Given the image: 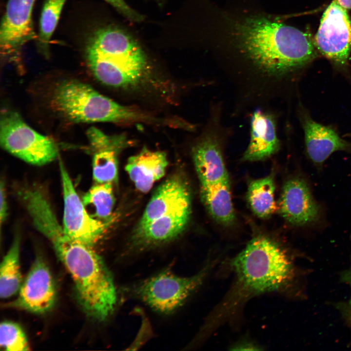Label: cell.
<instances>
[{
	"instance_id": "cell-1",
	"label": "cell",
	"mask_w": 351,
	"mask_h": 351,
	"mask_svg": "<svg viewBox=\"0 0 351 351\" xmlns=\"http://www.w3.org/2000/svg\"><path fill=\"white\" fill-rule=\"evenodd\" d=\"M235 281L207 324L215 329L251 297L283 290L292 277V262L276 241L263 235L254 237L230 262Z\"/></svg>"
},
{
	"instance_id": "cell-2",
	"label": "cell",
	"mask_w": 351,
	"mask_h": 351,
	"mask_svg": "<svg viewBox=\"0 0 351 351\" xmlns=\"http://www.w3.org/2000/svg\"><path fill=\"white\" fill-rule=\"evenodd\" d=\"M38 229L51 243L71 274L83 312L94 320H105L114 312L117 294L112 276L102 259L92 247L68 235L55 214L43 218Z\"/></svg>"
},
{
	"instance_id": "cell-3",
	"label": "cell",
	"mask_w": 351,
	"mask_h": 351,
	"mask_svg": "<svg viewBox=\"0 0 351 351\" xmlns=\"http://www.w3.org/2000/svg\"><path fill=\"white\" fill-rule=\"evenodd\" d=\"M88 47L98 52L95 70L103 83L124 87L137 82L146 65V56L138 43L123 31L107 27L97 31Z\"/></svg>"
},
{
	"instance_id": "cell-4",
	"label": "cell",
	"mask_w": 351,
	"mask_h": 351,
	"mask_svg": "<svg viewBox=\"0 0 351 351\" xmlns=\"http://www.w3.org/2000/svg\"><path fill=\"white\" fill-rule=\"evenodd\" d=\"M53 101L59 113L74 122H117L142 117L133 109L116 103L90 86L75 80L60 83L55 90Z\"/></svg>"
},
{
	"instance_id": "cell-5",
	"label": "cell",
	"mask_w": 351,
	"mask_h": 351,
	"mask_svg": "<svg viewBox=\"0 0 351 351\" xmlns=\"http://www.w3.org/2000/svg\"><path fill=\"white\" fill-rule=\"evenodd\" d=\"M216 262L210 261L198 273L189 277L178 276L166 270L138 285L135 294L154 310L168 314L202 284Z\"/></svg>"
},
{
	"instance_id": "cell-6",
	"label": "cell",
	"mask_w": 351,
	"mask_h": 351,
	"mask_svg": "<svg viewBox=\"0 0 351 351\" xmlns=\"http://www.w3.org/2000/svg\"><path fill=\"white\" fill-rule=\"evenodd\" d=\"M0 140L7 151L35 165L48 163L57 156V149L53 140L34 130L18 113L13 111L2 114Z\"/></svg>"
},
{
	"instance_id": "cell-7",
	"label": "cell",
	"mask_w": 351,
	"mask_h": 351,
	"mask_svg": "<svg viewBox=\"0 0 351 351\" xmlns=\"http://www.w3.org/2000/svg\"><path fill=\"white\" fill-rule=\"evenodd\" d=\"M59 165L64 202L62 225L63 230L75 240L93 247L111 221L101 220L90 214L77 194L63 164L60 162Z\"/></svg>"
},
{
	"instance_id": "cell-8",
	"label": "cell",
	"mask_w": 351,
	"mask_h": 351,
	"mask_svg": "<svg viewBox=\"0 0 351 351\" xmlns=\"http://www.w3.org/2000/svg\"><path fill=\"white\" fill-rule=\"evenodd\" d=\"M315 40L316 48L332 62L340 67L347 64L351 53V20L337 0L324 11Z\"/></svg>"
},
{
	"instance_id": "cell-9",
	"label": "cell",
	"mask_w": 351,
	"mask_h": 351,
	"mask_svg": "<svg viewBox=\"0 0 351 351\" xmlns=\"http://www.w3.org/2000/svg\"><path fill=\"white\" fill-rule=\"evenodd\" d=\"M57 298L55 281L43 259L38 256L21 283L17 298L9 305L36 314L54 307Z\"/></svg>"
},
{
	"instance_id": "cell-10",
	"label": "cell",
	"mask_w": 351,
	"mask_h": 351,
	"mask_svg": "<svg viewBox=\"0 0 351 351\" xmlns=\"http://www.w3.org/2000/svg\"><path fill=\"white\" fill-rule=\"evenodd\" d=\"M35 0H8L0 29V53L4 58L19 59L22 47L37 38L31 18Z\"/></svg>"
},
{
	"instance_id": "cell-11",
	"label": "cell",
	"mask_w": 351,
	"mask_h": 351,
	"mask_svg": "<svg viewBox=\"0 0 351 351\" xmlns=\"http://www.w3.org/2000/svg\"><path fill=\"white\" fill-rule=\"evenodd\" d=\"M248 116L250 139L241 160L253 162L268 159L281 148L278 134L279 112L273 106L260 107L254 109Z\"/></svg>"
},
{
	"instance_id": "cell-12",
	"label": "cell",
	"mask_w": 351,
	"mask_h": 351,
	"mask_svg": "<svg viewBox=\"0 0 351 351\" xmlns=\"http://www.w3.org/2000/svg\"><path fill=\"white\" fill-rule=\"evenodd\" d=\"M277 206L281 216L295 226L312 225L321 216L320 205L313 197L307 182L300 177H293L285 182Z\"/></svg>"
},
{
	"instance_id": "cell-13",
	"label": "cell",
	"mask_w": 351,
	"mask_h": 351,
	"mask_svg": "<svg viewBox=\"0 0 351 351\" xmlns=\"http://www.w3.org/2000/svg\"><path fill=\"white\" fill-rule=\"evenodd\" d=\"M298 115L304 131L306 154L320 167L334 152H351V142L341 138L332 128L314 121L299 106Z\"/></svg>"
},
{
	"instance_id": "cell-14",
	"label": "cell",
	"mask_w": 351,
	"mask_h": 351,
	"mask_svg": "<svg viewBox=\"0 0 351 351\" xmlns=\"http://www.w3.org/2000/svg\"><path fill=\"white\" fill-rule=\"evenodd\" d=\"M190 193L186 181L174 176L162 183L148 202L137 227L180 209L191 208Z\"/></svg>"
},
{
	"instance_id": "cell-15",
	"label": "cell",
	"mask_w": 351,
	"mask_h": 351,
	"mask_svg": "<svg viewBox=\"0 0 351 351\" xmlns=\"http://www.w3.org/2000/svg\"><path fill=\"white\" fill-rule=\"evenodd\" d=\"M191 211V208L180 209L158 217L142 226H137L134 237L135 245L148 247L176 237L185 228Z\"/></svg>"
},
{
	"instance_id": "cell-16",
	"label": "cell",
	"mask_w": 351,
	"mask_h": 351,
	"mask_svg": "<svg viewBox=\"0 0 351 351\" xmlns=\"http://www.w3.org/2000/svg\"><path fill=\"white\" fill-rule=\"evenodd\" d=\"M167 165L165 153L144 148L139 153L129 158L125 170L136 188L146 193L164 175Z\"/></svg>"
},
{
	"instance_id": "cell-17",
	"label": "cell",
	"mask_w": 351,
	"mask_h": 351,
	"mask_svg": "<svg viewBox=\"0 0 351 351\" xmlns=\"http://www.w3.org/2000/svg\"><path fill=\"white\" fill-rule=\"evenodd\" d=\"M274 177L272 172L264 177L252 180L249 183L247 200L254 214L259 218H268L276 210Z\"/></svg>"
},
{
	"instance_id": "cell-18",
	"label": "cell",
	"mask_w": 351,
	"mask_h": 351,
	"mask_svg": "<svg viewBox=\"0 0 351 351\" xmlns=\"http://www.w3.org/2000/svg\"><path fill=\"white\" fill-rule=\"evenodd\" d=\"M19 237L17 235L3 258L0 268V296L6 299L18 292L22 283Z\"/></svg>"
},
{
	"instance_id": "cell-19",
	"label": "cell",
	"mask_w": 351,
	"mask_h": 351,
	"mask_svg": "<svg viewBox=\"0 0 351 351\" xmlns=\"http://www.w3.org/2000/svg\"><path fill=\"white\" fill-rule=\"evenodd\" d=\"M129 144L122 141L95 150L93 159V176L97 183H112L117 179V155Z\"/></svg>"
},
{
	"instance_id": "cell-20",
	"label": "cell",
	"mask_w": 351,
	"mask_h": 351,
	"mask_svg": "<svg viewBox=\"0 0 351 351\" xmlns=\"http://www.w3.org/2000/svg\"><path fill=\"white\" fill-rule=\"evenodd\" d=\"M82 200L85 207L94 208L93 217L110 220L115 201L112 183H96L85 193Z\"/></svg>"
},
{
	"instance_id": "cell-21",
	"label": "cell",
	"mask_w": 351,
	"mask_h": 351,
	"mask_svg": "<svg viewBox=\"0 0 351 351\" xmlns=\"http://www.w3.org/2000/svg\"><path fill=\"white\" fill-rule=\"evenodd\" d=\"M66 0H46L41 12L38 43L45 54L48 51L50 39L57 26L63 6Z\"/></svg>"
},
{
	"instance_id": "cell-22",
	"label": "cell",
	"mask_w": 351,
	"mask_h": 351,
	"mask_svg": "<svg viewBox=\"0 0 351 351\" xmlns=\"http://www.w3.org/2000/svg\"><path fill=\"white\" fill-rule=\"evenodd\" d=\"M0 345L8 351L29 350L26 334L18 324L4 321L0 325Z\"/></svg>"
},
{
	"instance_id": "cell-23",
	"label": "cell",
	"mask_w": 351,
	"mask_h": 351,
	"mask_svg": "<svg viewBox=\"0 0 351 351\" xmlns=\"http://www.w3.org/2000/svg\"><path fill=\"white\" fill-rule=\"evenodd\" d=\"M111 4L123 15L134 21L140 22L143 20V17L130 7L124 0H105Z\"/></svg>"
},
{
	"instance_id": "cell-24",
	"label": "cell",
	"mask_w": 351,
	"mask_h": 351,
	"mask_svg": "<svg viewBox=\"0 0 351 351\" xmlns=\"http://www.w3.org/2000/svg\"><path fill=\"white\" fill-rule=\"evenodd\" d=\"M4 182L1 180L0 182V224L5 221L7 215L8 206Z\"/></svg>"
},
{
	"instance_id": "cell-25",
	"label": "cell",
	"mask_w": 351,
	"mask_h": 351,
	"mask_svg": "<svg viewBox=\"0 0 351 351\" xmlns=\"http://www.w3.org/2000/svg\"><path fill=\"white\" fill-rule=\"evenodd\" d=\"M233 350H258V346L248 342L239 343L234 346Z\"/></svg>"
},
{
	"instance_id": "cell-26",
	"label": "cell",
	"mask_w": 351,
	"mask_h": 351,
	"mask_svg": "<svg viewBox=\"0 0 351 351\" xmlns=\"http://www.w3.org/2000/svg\"><path fill=\"white\" fill-rule=\"evenodd\" d=\"M337 1L344 7L351 9V0H337Z\"/></svg>"
},
{
	"instance_id": "cell-27",
	"label": "cell",
	"mask_w": 351,
	"mask_h": 351,
	"mask_svg": "<svg viewBox=\"0 0 351 351\" xmlns=\"http://www.w3.org/2000/svg\"><path fill=\"white\" fill-rule=\"evenodd\" d=\"M345 280L351 286V266L350 270L346 273L345 276Z\"/></svg>"
},
{
	"instance_id": "cell-28",
	"label": "cell",
	"mask_w": 351,
	"mask_h": 351,
	"mask_svg": "<svg viewBox=\"0 0 351 351\" xmlns=\"http://www.w3.org/2000/svg\"><path fill=\"white\" fill-rule=\"evenodd\" d=\"M348 317L349 322L351 325V299L349 303V308L348 310Z\"/></svg>"
}]
</instances>
